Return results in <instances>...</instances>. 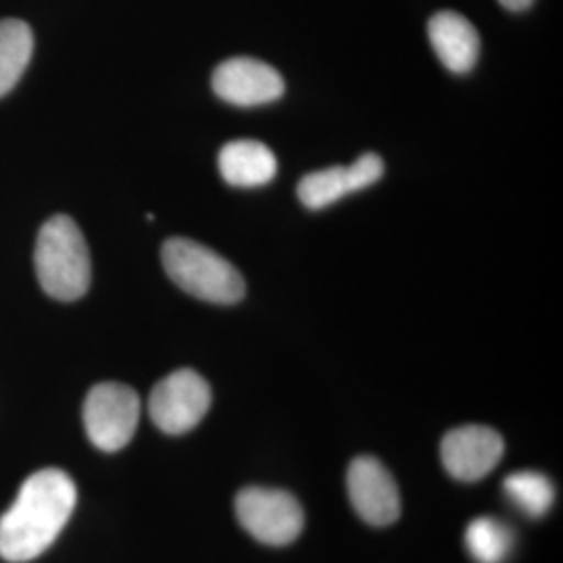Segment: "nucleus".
Segmentation results:
<instances>
[{
    "mask_svg": "<svg viewBox=\"0 0 563 563\" xmlns=\"http://www.w3.org/2000/svg\"><path fill=\"white\" fill-rule=\"evenodd\" d=\"M76 501L78 488L63 470L46 467L32 474L0 518V558L9 563L36 560L57 541Z\"/></svg>",
    "mask_w": 563,
    "mask_h": 563,
    "instance_id": "obj_1",
    "label": "nucleus"
},
{
    "mask_svg": "<svg viewBox=\"0 0 563 563\" xmlns=\"http://www.w3.org/2000/svg\"><path fill=\"white\" fill-rule=\"evenodd\" d=\"M42 290L57 301H78L90 288L88 244L69 216H55L38 232L34 251Z\"/></svg>",
    "mask_w": 563,
    "mask_h": 563,
    "instance_id": "obj_2",
    "label": "nucleus"
},
{
    "mask_svg": "<svg viewBox=\"0 0 563 563\" xmlns=\"http://www.w3.org/2000/svg\"><path fill=\"white\" fill-rule=\"evenodd\" d=\"M162 262L167 276L201 301L234 305L244 299L246 284L241 272L201 242L169 239L163 244Z\"/></svg>",
    "mask_w": 563,
    "mask_h": 563,
    "instance_id": "obj_3",
    "label": "nucleus"
},
{
    "mask_svg": "<svg viewBox=\"0 0 563 563\" xmlns=\"http://www.w3.org/2000/svg\"><path fill=\"white\" fill-rule=\"evenodd\" d=\"M141 397L121 383H101L90 388L84 402V426L90 443L104 453L121 451L136 434Z\"/></svg>",
    "mask_w": 563,
    "mask_h": 563,
    "instance_id": "obj_4",
    "label": "nucleus"
},
{
    "mask_svg": "<svg viewBox=\"0 0 563 563\" xmlns=\"http://www.w3.org/2000/svg\"><path fill=\"white\" fill-rule=\"evenodd\" d=\"M236 518L253 539L269 547L295 543L305 523L301 504L290 493L263 486L236 495Z\"/></svg>",
    "mask_w": 563,
    "mask_h": 563,
    "instance_id": "obj_5",
    "label": "nucleus"
},
{
    "mask_svg": "<svg viewBox=\"0 0 563 563\" xmlns=\"http://www.w3.org/2000/svg\"><path fill=\"white\" fill-rule=\"evenodd\" d=\"M211 407V386L195 369H178L155 384L148 413L165 434H186L202 422Z\"/></svg>",
    "mask_w": 563,
    "mask_h": 563,
    "instance_id": "obj_6",
    "label": "nucleus"
},
{
    "mask_svg": "<svg viewBox=\"0 0 563 563\" xmlns=\"http://www.w3.org/2000/svg\"><path fill=\"white\" fill-rule=\"evenodd\" d=\"M504 437L488 426H462L444 434L441 457L451 478L478 483L504 460Z\"/></svg>",
    "mask_w": 563,
    "mask_h": 563,
    "instance_id": "obj_7",
    "label": "nucleus"
},
{
    "mask_svg": "<svg viewBox=\"0 0 563 563\" xmlns=\"http://www.w3.org/2000/svg\"><path fill=\"white\" fill-rule=\"evenodd\" d=\"M349 499L363 522L384 528L401 516V495L395 478L376 457H357L346 472Z\"/></svg>",
    "mask_w": 563,
    "mask_h": 563,
    "instance_id": "obj_8",
    "label": "nucleus"
},
{
    "mask_svg": "<svg viewBox=\"0 0 563 563\" xmlns=\"http://www.w3.org/2000/svg\"><path fill=\"white\" fill-rule=\"evenodd\" d=\"M213 92L234 107H262L284 95L280 71L253 57L223 60L211 78Z\"/></svg>",
    "mask_w": 563,
    "mask_h": 563,
    "instance_id": "obj_9",
    "label": "nucleus"
},
{
    "mask_svg": "<svg viewBox=\"0 0 563 563\" xmlns=\"http://www.w3.org/2000/svg\"><path fill=\"white\" fill-rule=\"evenodd\" d=\"M428 38L444 67L453 74L474 69L481 55L476 27L455 11H441L428 21Z\"/></svg>",
    "mask_w": 563,
    "mask_h": 563,
    "instance_id": "obj_10",
    "label": "nucleus"
},
{
    "mask_svg": "<svg viewBox=\"0 0 563 563\" xmlns=\"http://www.w3.org/2000/svg\"><path fill=\"white\" fill-rule=\"evenodd\" d=\"M220 174L236 188H257L274 180L278 172L276 155L260 141L228 142L220 151Z\"/></svg>",
    "mask_w": 563,
    "mask_h": 563,
    "instance_id": "obj_11",
    "label": "nucleus"
},
{
    "mask_svg": "<svg viewBox=\"0 0 563 563\" xmlns=\"http://www.w3.org/2000/svg\"><path fill=\"white\" fill-rule=\"evenodd\" d=\"M34 53V34L25 21H0V97L9 95Z\"/></svg>",
    "mask_w": 563,
    "mask_h": 563,
    "instance_id": "obj_12",
    "label": "nucleus"
},
{
    "mask_svg": "<svg viewBox=\"0 0 563 563\" xmlns=\"http://www.w3.org/2000/svg\"><path fill=\"white\" fill-rule=\"evenodd\" d=\"M514 532L507 523L481 516L467 523L465 547L476 563H505L514 551Z\"/></svg>",
    "mask_w": 563,
    "mask_h": 563,
    "instance_id": "obj_13",
    "label": "nucleus"
},
{
    "mask_svg": "<svg viewBox=\"0 0 563 563\" xmlns=\"http://www.w3.org/2000/svg\"><path fill=\"white\" fill-rule=\"evenodd\" d=\"M504 490L505 497L528 518H543L555 501V488L551 481L541 472L532 470L507 476Z\"/></svg>",
    "mask_w": 563,
    "mask_h": 563,
    "instance_id": "obj_14",
    "label": "nucleus"
},
{
    "mask_svg": "<svg viewBox=\"0 0 563 563\" xmlns=\"http://www.w3.org/2000/svg\"><path fill=\"white\" fill-rule=\"evenodd\" d=\"M299 199L302 205L311 211H320L336 201H341L342 197L355 192L353 190V181L349 176V169L334 165V167H325L320 172H311L299 181Z\"/></svg>",
    "mask_w": 563,
    "mask_h": 563,
    "instance_id": "obj_15",
    "label": "nucleus"
},
{
    "mask_svg": "<svg viewBox=\"0 0 563 563\" xmlns=\"http://www.w3.org/2000/svg\"><path fill=\"white\" fill-rule=\"evenodd\" d=\"M349 176L353 181V190L360 192L363 188H369L372 184L380 180L384 176V162L380 155L376 153H365L357 157L349 167Z\"/></svg>",
    "mask_w": 563,
    "mask_h": 563,
    "instance_id": "obj_16",
    "label": "nucleus"
},
{
    "mask_svg": "<svg viewBox=\"0 0 563 563\" xmlns=\"http://www.w3.org/2000/svg\"><path fill=\"white\" fill-rule=\"evenodd\" d=\"M501 4H504L505 9H509V11H526V9H530L532 7V2L534 0H499Z\"/></svg>",
    "mask_w": 563,
    "mask_h": 563,
    "instance_id": "obj_17",
    "label": "nucleus"
}]
</instances>
